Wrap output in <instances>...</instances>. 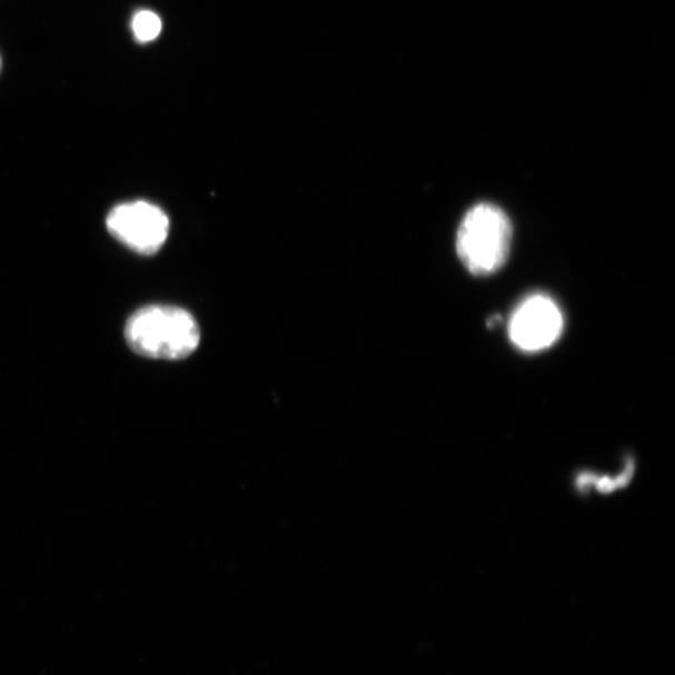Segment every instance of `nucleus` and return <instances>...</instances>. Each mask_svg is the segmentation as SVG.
I'll return each mask as SVG.
<instances>
[{
  "label": "nucleus",
  "instance_id": "nucleus-1",
  "mask_svg": "<svg viewBox=\"0 0 675 675\" xmlns=\"http://www.w3.org/2000/svg\"><path fill=\"white\" fill-rule=\"evenodd\" d=\"M125 336L129 348L139 356L179 360L193 355L199 347L200 328L185 309L149 306L128 319Z\"/></svg>",
  "mask_w": 675,
  "mask_h": 675
},
{
  "label": "nucleus",
  "instance_id": "nucleus-2",
  "mask_svg": "<svg viewBox=\"0 0 675 675\" xmlns=\"http://www.w3.org/2000/svg\"><path fill=\"white\" fill-rule=\"evenodd\" d=\"M512 225L500 208L480 204L468 210L457 236L461 264L473 276H489L499 270L509 255Z\"/></svg>",
  "mask_w": 675,
  "mask_h": 675
},
{
  "label": "nucleus",
  "instance_id": "nucleus-3",
  "mask_svg": "<svg viewBox=\"0 0 675 675\" xmlns=\"http://www.w3.org/2000/svg\"><path fill=\"white\" fill-rule=\"evenodd\" d=\"M107 228L120 244L139 255L152 256L166 244L169 219L165 211L145 200L115 207L107 217Z\"/></svg>",
  "mask_w": 675,
  "mask_h": 675
},
{
  "label": "nucleus",
  "instance_id": "nucleus-4",
  "mask_svg": "<svg viewBox=\"0 0 675 675\" xmlns=\"http://www.w3.org/2000/svg\"><path fill=\"white\" fill-rule=\"evenodd\" d=\"M563 316L556 301L544 295H534L514 311L509 336L522 350L546 349L562 335Z\"/></svg>",
  "mask_w": 675,
  "mask_h": 675
},
{
  "label": "nucleus",
  "instance_id": "nucleus-5",
  "mask_svg": "<svg viewBox=\"0 0 675 675\" xmlns=\"http://www.w3.org/2000/svg\"><path fill=\"white\" fill-rule=\"evenodd\" d=\"M132 32L139 43H149L162 32V20L150 10H139L132 19Z\"/></svg>",
  "mask_w": 675,
  "mask_h": 675
},
{
  "label": "nucleus",
  "instance_id": "nucleus-6",
  "mask_svg": "<svg viewBox=\"0 0 675 675\" xmlns=\"http://www.w3.org/2000/svg\"><path fill=\"white\" fill-rule=\"evenodd\" d=\"M0 69H2V59H0Z\"/></svg>",
  "mask_w": 675,
  "mask_h": 675
}]
</instances>
